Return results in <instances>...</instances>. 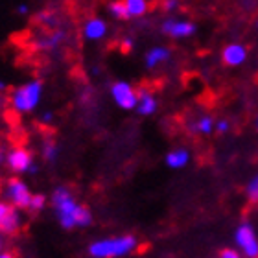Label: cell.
<instances>
[{"label": "cell", "mask_w": 258, "mask_h": 258, "mask_svg": "<svg viewBox=\"0 0 258 258\" xmlns=\"http://www.w3.org/2000/svg\"><path fill=\"white\" fill-rule=\"evenodd\" d=\"M50 207L54 210V216L61 229L64 231H76V229H87L92 223V212L89 207L81 205L74 192L59 184L50 194Z\"/></svg>", "instance_id": "cell-1"}, {"label": "cell", "mask_w": 258, "mask_h": 258, "mask_svg": "<svg viewBox=\"0 0 258 258\" xmlns=\"http://www.w3.org/2000/svg\"><path fill=\"white\" fill-rule=\"evenodd\" d=\"M44 96V83L39 78L24 81L21 85L13 87L8 92V107L19 116H26V114L35 113L43 102Z\"/></svg>", "instance_id": "cell-2"}, {"label": "cell", "mask_w": 258, "mask_h": 258, "mask_svg": "<svg viewBox=\"0 0 258 258\" xmlns=\"http://www.w3.org/2000/svg\"><path fill=\"white\" fill-rule=\"evenodd\" d=\"M140 249V240L135 234L98 238L89 243L87 254L91 258H125Z\"/></svg>", "instance_id": "cell-3"}, {"label": "cell", "mask_w": 258, "mask_h": 258, "mask_svg": "<svg viewBox=\"0 0 258 258\" xmlns=\"http://www.w3.org/2000/svg\"><path fill=\"white\" fill-rule=\"evenodd\" d=\"M32 188L28 186V183L21 175H13V177H8L0 186V198L8 201L11 207H15L19 210H28V205L32 201Z\"/></svg>", "instance_id": "cell-4"}, {"label": "cell", "mask_w": 258, "mask_h": 258, "mask_svg": "<svg viewBox=\"0 0 258 258\" xmlns=\"http://www.w3.org/2000/svg\"><path fill=\"white\" fill-rule=\"evenodd\" d=\"M4 166L15 175H35L39 172V164L33 153L24 146H13L6 150Z\"/></svg>", "instance_id": "cell-5"}, {"label": "cell", "mask_w": 258, "mask_h": 258, "mask_svg": "<svg viewBox=\"0 0 258 258\" xmlns=\"http://www.w3.org/2000/svg\"><path fill=\"white\" fill-rule=\"evenodd\" d=\"M69 41V32L61 28H54V30H39L32 37V48L41 54H54L57 50H61Z\"/></svg>", "instance_id": "cell-6"}, {"label": "cell", "mask_w": 258, "mask_h": 258, "mask_svg": "<svg viewBox=\"0 0 258 258\" xmlns=\"http://www.w3.org/2000/svg\"><path fill=\"white\" fill-rule=\"evenodd\" d=\"M234 249L245 258H258V234L253 223L242 221L234 229Z\"/></svg>", "instance_id": "cell-7"}, {"label": "cell", "mask_w": 258, "mask_h": 258, "mask_svg": "<svg viewBox=\"0 0 258 258\" xmlns=\"http://www.w3.org/2000/svg\"><path fill=\"white\" fill-rule=\"evenodd\" d=\"M24 223H26L24 210L11 207L8 201L0 198V232L6 236H15L24 229Z\"/></svg>", "instance_id": "cell-8"}, {"label": "cell", "mask_w": 258, "mask_h": 258, "mask_svg": "<svg viewBox=\"0 0 258 258\" xmlns=\"http://www.w3.org/2000/svg\"><path fill=\"white\" fill-rule=\"evenodd\" d=\"M109 96L113 103L122 111H135L139 100V89H135L129 81H113L109 87Z\"/></svg>", "instance_id": "cell-9"}, {"label": "cell", "mask_w": 258, "mask_h": 258, "mask_svg": "<svg viewBox=\"0 0 258 258\" xmlns=\"http://www.w3.org/2000/svg\"><path fill=\"white\" fill-rule=\"evenodd\" d=\"M162 33L172 39H186L192 37L198 26L192 21H179V19H166L161 26Z\"/></svg>", "instance_id": "cell-10"}, {"label": "cell", "mask_w": 258, "mask_h": 258, "mask_svg": "<svg viewBox=\"0 0 258 258\" xmlns=\"http://www.w3.org/2000/svg\"><path fill=\"white\" fill-rule=\"evenodd\" d=\"M247 57H249V50L242 43H229L221 50V61H223L225 67H231V69L242 67L247 61Z\"/></svg>", "instance_id": "cell-11"}, {"label": "cell", "mask_w": 258, "mask_h": 258, "mask_svg": "<svg viewBox=\"0 0 258 258\" xmlns=\"http://www.w3.org/2000/svg\"><path fill=\"white\" fill-rule=\"evenodd\" d=\"M107 32H109V26L107 22L100 19V17H91V19H87L83 22V26H81V35L85 41H91V43H96V41H103V39L107 37Z\"/></svg>", "instance_id": "cell-12"}, {"label": "cell", "mask_w": 258, "mask_h": 258, "mask_svg": "<svg viewBox=\"0 0 258 258\" xmlns=\"http://www.w3.org/2000/svg\"><path fill=\"white\" fill-rule=\"evenodd\" d=\"M186 129H188V133L196 135V137H210L216 133V118L207 113L198 114L196 118L190 120Z\"/></svg>", "instance_id": "cell-13"}, {"label": "cell", "mask_w": 258, "mask_h": 258, "mask_svg": "<svg viewBox=\"0 0 258 258\" xmlns=\"http://www.w3.org/2000/svg\"><path fill=\"white\" fill-rule=\"evenodd\" d=\"M159 109V100L157 94L151 89H140L139 91V100H137V114L140 116H153Z\"/></svg>", "instance_id": "cell-14"}, {"label": "cell", "mask_w": 258, "mask_h": 258, "mask_svg": "<svg viewBox=\"0 0 258 258\" xmlns=\"http://www.w3.org/2000/svg\"><path fill=\"white\" fill-rule=\"evenodd\" d=\"M33 22L37 24L41 30H54V28L63 26V17L54 8H44L33 15Z\"/></svg>", "instance_id": "cell-15"}, {"label": "cell", "mask_w": 258, "mask_h": 258, "mask_svg": "<svg viewBox=\"0 0 258 258\" xmlns=\"http://www.w3.org/2000/svg\"><path fill=\"white\" fill-rule=\"evenodd\" d=\"M190 161H192V153L183 146L170 150L166 153V157H164V162H166V166L170 170H183V168L188 166Z\"/></svg>", "instance_id": "cell-16"}, {"label": "cell", "mask_w": 258, "mask_h": 258, "mask_svg": "<svg viewBox=\"0 0 258 258\" xmlns=\"http://www.w3.org/2000/svg\"><path fill=\"white\" fill-rule=\"evenodd\" d=\"M170 57H172V50L168 48V46H153V48H150L146 52L144 64L148 70H155L161 64L166 63Z\"/></svg>", "instance_id": "cell-17"}, {"label": "cell", "mask_w": 258, "mask_h": 258, "mask_svg": "<svg viewBox=\"0 0 258 258\" xmlns=\"http://www.w3.org/2000/svg\"><path fill=\"white\" fill-rule=\"evenodd\" d=\"M59 155H61V148L55 142V139L44 137L43 142H41V157H43V161L48 162V164H54V162H57Z\"/></svg>", "instance_id": "cell-18"}, {"label": "cell", "mask_w": 258, "mask_h": 258, "mask_svg": "<svg viewBox=\"0 0 258 258\" xmlns=\"http://www.w3.org/2000/svg\"><path fill=\"white\" fill-rule=\"evenodd\" d=\"M124 6L129 19L144 17L150 11V2L148 0H124Z\"/></svg>", "instance_id": "cell-19"}, {"label": "cell", "mask_w": 258, "mask_h": 258, "mask_svg": "<svg viewBox=\"0 0 258 258\" xmlns=\"http://www.w3.org/2000/svg\"><path fill=\"white\" fill-rule=\"evenodd\" d=\"M46 205H48V198L44 194H33L26 212H30V214H41L46 209Z\"/></svg>", "instance_id": "cell-20"}, {"label": "cell", "mask_w": 258, "mask_h": 258, "mask_svg": "<svg viewBox=\"0 0 258 258\" xmlns=\"http://www.w3.org/2000/svg\"><path fill=\"white\" fill-rule=\"evenodd\" d=\"M245 198L249 203L258 205V173H254L245 184Z\"/></svg>", "instance_id": "cell-21"}, {"label": "cell", "mask_w": 258, "mask_h": 258, "mask_svg": "<svg viewBox=\"0 0 258 258\" xmlns=\"http://www.w3.org/2000/svg\"><path fill=\"white\" fill-rule=\"evenodd\" d=\"M109 13H111L114 19H118V21L129 19L127 11H125V6H124V0H113V2H109Z\"/></svg>", "instance_id": "cell-22"}, {"label": "cell", "mask_w": 258, "mask_h": 258, "mask_svg": "<svg viewBox=\"0 0 258 258\" xmlns=\"http://www.w3.org/2000/svg\"><path fill=\"white\" fill-rule=\"evenodd\" d=\"M232 129V124L229 118H218L216 120V133L218 135H227Z\"/></svg>", "instance_id": "cell-23"}, {"label": "cell", "mask_w": 258, "mask_h": 258, "mask_svg": "<svg viewBox=\"0 0 258 258\" xmlns=\"http://www.w3.org/2000/svg\"><path fill=\"white\" fill-rule=\"evenodd\" d=\"M39 124L41 125H44V127H50V125L54 124V120H55V114H54V111H43V113L39 114Z\"/></svg>", "instance_id": "cell-24"}, {"label": "cell", "mask_w": 258, "mask_h": 258, "mask_svg": "<svg viewBox=\"0 0 258 258\" xmlns=\"http://www.w3.org/2000/svg\"><path fill=\"white\" fill-rule=\"evenodd\" d=\"M216 258H245V256H243V254L240 253L238 249H234V247H225V249H221Z\"/></svg>", "instance_id": "cell-25"}, {"label": "cell", "mask_w": 258, "mask_h": 258, "mask_svg": "<svg viewBox=\"0 0 258 258\" xmlns=\"http://www.w3.org/2000/svg\"><path fill=\"white\" fill-rule=\"evenodd\" d=\"M161 10L166 13H173L179 10V0H161Z\"/></svg>", "instance_id": "cell-26"}, {"label": "cell", "mask_w": 258, "mask_h": 258, "mask_svg": "<svg viewBox=\"0 0 258 258\" xmlns=\"http://www.w3.org/2000/svg\"><path fill=\"white\" fill-rule=\"evenodd\" d=\"M6 249H10V236L0 232V253H4Z\"/></svg>", "instance_id": "cell-27"}, {"label": "cell", "mask_w": 258, "mask_h": 258, "mask_svg": "<svg viewBox=\"0 0 258 258\" xmlns=\"http://www.w3.org/2000/svg\"><path fill=\"white\" fill-rule=\"evenodd\" d=\"M17 15H21V17L30 15V8H28V4H19V6H17Z\"/></svg>", "instance_id": "cell-28"}, {"label": "cell", "mask_w": 258, "mask_h": 258, "mask_svg": "<svg viewBox=\"0 0 258 258\" xmlns=\"http://www.w3.org/2000/svg\"><path fill=\"white\" fill-rule=\"evenodd\" d=\"M0 258H19V256H17V254L13 253V251H10V249H6L4 253H0Z\"/></svg>", "instance_id": "cell-29"}, {"label": "cell", "mask_w": 258, "mask_h": 258, "mask_svg": "<svg viewBox=\"0 0 258 258\" xmlns=\"http://www.w3.org/2000/svg\"><path fill=\"white\" fill-rule=\"evenodd\" d=\"M8 92V83L4 80H0V94H6Z\"/></svg>", "instance_id": "cell-30"}, {"label": "cell", "mask_w": 258, "mask_h": 258, "mask_svg": "<svg viewBox=\"0 0 258 258\" xmlns=\"http://www.w3.org/2000/svg\"><path fill=\"white\" fill-rule=\"evenodd\" d=\"M4 161H6V150L0 148V166H4Z\"/></svg>", "instance_id": "cell-31"}, {"label": "cell", "mask_w": 258, "mask_h": 258, "mask_svg": "<svg viewBox=\"0 0 258 258\" xmlns=\"http://www.w3.org/2000/svg\"><path fill=\"white\" fill-rule=\"evenodd\" d=\"M254 127H256V131H258V114H256V118H254Z\"/></svg>", "instance_id": "cell-32"}]
</instances>
